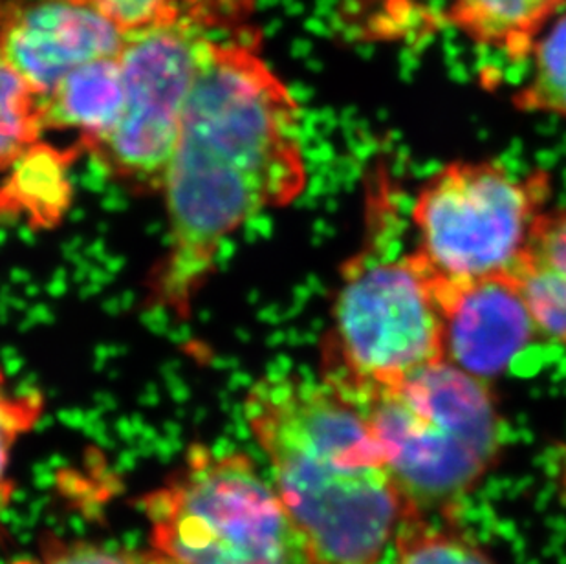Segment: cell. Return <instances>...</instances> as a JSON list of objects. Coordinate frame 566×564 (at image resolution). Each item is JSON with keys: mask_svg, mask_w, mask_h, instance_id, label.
Masks as SVG:
<instances>
[{"mask_svg": "<svg viewBox=\"0 0 566 564\" xmlns=\"http://www.w3.org/2000/svg\"><path fill=\"white\" fill-rule=\"evenodd\" d=\"M306 186L301 105L262 58L261 35L208 33L161 187L166 244L145 279L147 310L189 320L226 242Z\"/></svg>", "mask_w": 566, "mask_h": 564, "instance_id": "cell-1", "label": "cell"}, {"mask_svg": "<svg viewBox=\"0 0 566 564\" xmlns=\"http://www.w3.org/2000/svg\"><path fill=\"white\" fill-rule=\"evenodd\" d=\"M242 412L319 564H381L406 504L364 409L325 379L272 373Z\"/></svg>", "mask_w": 566, "mask_h": 564, "instance_id": "cell-2", "label": "cell"}, {"mask_svg": "<svg viewBox=\"0 0 566 564\" xmlns=\"http://www.w3.org/2000/svg\"><path fill=\"white\" fill-rule=\"evenodd\" d=\"M406 511L448 515L497 466L504 420L488 382L439 362L354 399Z\"/></svg>", "mask_w": 566, "mask_h": 564, "instance_id": "cell-3", "label": "cell"}, {"mask_svg": "<svg viewBox=\"0 0 566 564\" xmlns=\"http://www.w3.org/2000/svg\"><path fill=\"white\" fill-rule=\"evenodd\" d=\"M139 504L158 564H319L272 479L247 452L192 443Z\"/></svg>", "mask_w": 566, "mask_h": 564, "instance_id": "cell-4", "label": "cell"}, {"mask_svg": "<svg viewBox=\"0 0 566 564\" xmlns=\"http://www.w3.org/2000/svg\"><path fill=\"white\" fill-rule=\"evenodd\" d=\"M443 362V310L417 251L359 253L343 267L321 343L319 378L350 399Z\"/></svg>", "mask_w": 566, "mask_h": 564, "instance_id": "cell-5", "label": "cell"}, {"mask_svg": "<svg viewBox=\"0 0 566 564\" xmlns=\"http://www.w3.org/2000/svg\"><path fill=\"white\" fill-rule=\"evenodd\" d=\"M551 180L497 161H453L418 191L411 209L418 257L448 284L512 275L545 213Z\"/></svg>", "mask_w": 566, "mask_h": 564, "instance_id": "cell-6", "label": "cell"}, {"mask_svg": "<svg viewBox=\"0 0 566 564\" xmlns=\"http://www.w3.org/2000/svg\"><path fill=\"white\" fill-rule=\"evenodd\" d=\"M208 33L195 22L177 21L127 35L119 55L124 103L118 122L91 156L134 195L161 192Z\"/></svg>", "mask_w": 566, "mask_h": 564, "instance_id": "cell-7", "label": "cell"}, {"mask_svg": "<svg viewBox=\"0 0 566 564\" xmlns=\"http://www.w3.org/2000/svg\"><path fill=\"white\" fill-rule=\"evenodd\" d=\"M127 35L97 0H32L0 24V52L44 97L74 70L122 54Z\"/></svg>", "mask_w": 566, "mask_h": 564, "instance_id": "cell-8", "label": "cell"}, {"mask_svg": "<svg viewBox=\"0 0 566 564\" xmlns=\"http://www.w3.org/2000/svg\"><path fill=\"white\" fill-rule=\"evenodd\" d=\"M443 310V362L492 382L539 336L512 275L448 284L437 281Z\"/></svg>", "mask_w": 566, "mask_h": 564, "instance_id": "cell-9", "label": "cell"}, {"mask_svg": "<svg viewBox=\"0 0 566 564\" xmlns=\"http://www.w3.org/2000/svg\"><path fill=\"white\" fill-rule=\"evenodd\" d=\"M119 55L74 70L43 97L46 133L72 130L86 155L102 145L118 122L124 103Z\"/></svg>", "mask_w": 566, "mask_h": 564, "instance_id": "cell-10", "label": "cell"}, {"mask_svg": "<svg viewBox=\"0 0 566 564\" xmlns=\"http://www.w3.org/2000/svg\"><path fill=\"white\" fill-rule=\"evenodd\" d=\"M513 278L539 336L566 348V208L541 215Z\"/></svg>", "mask_w": 566, "mask_h": 564, "instance_id": "cell-11", "label": "cell"}, {"mask_svg": "<svg viewBox=\"0 0 566 564\" xmlns=\"http://www.w3.org/2000/svg\"><path fill=\"white\" fill-rule=\"evenodd\" d=\"M565 0H448V19L475 44L512 61L534 52Z\"/></svg>", "mask_w": 566, "mask_h": 564, "instance_id": "cell-12", "label": "cell"}, {"mask_svg": "<svg viewBox=\"0 0 566 564\" xmlns=\"http://www.w3.org/2000/svg\"><path fill=\"white\" fill-rule=\"evenodd\" d=\"M72 153H60L49 145L39 144L22 160L17 161L0 184V219L27 217L28 222L52 224L66 211L70 184L64 175Z\"/></svg>", "mask_w": 566, "mask_h": 564, "instance_id": "cell-13", "label": "cell"}, {"mask_svg": "<svg viewBox=\"0 0 566 564\" xmlns=\"http://www.w3.org/2000/svg\"><path fill=\"white\" fill-rule=\"evenodd\" d=\"M396 564H495L486 550L443 515L406 511L396 532Z\"/></svg>", "mask_w": 566, "mask_h": 564, "instance_id": "cell-14", "label": "cell"}, {"mask_svg": "<svg viewBox=\"0 0 566 564\" xmlns=\"http://www.w3.org/2000/svg\"><path fill=\"white\" fill-rule=\"evenodd\" d=\"M43 97L0 52V175L43 144Z\"/></svg>", "mask_w": 566, "mask_h": 564, "instance_id": "cell-15", "label": "cell"}, {"mask_svg": "<svg viewBox=\"0 0 566 564\" xmlns=\"http://www.w3.org/2000/svg\"><path fill=\"white\" fill-rule=\"evenodd\" d=\"M532 58V72L513 105L523 113L566 117V13L539 38Z\"/></svg>", "mask_w": 566, "mask_h": 564, "instance_id": "cell-16", "label": "cell"}, {"mask_svg": "<svg viewBox=\"0 0 566 564\" xmlns=\"http://www.w3.org/2000/svg\"><path fill=\"white\" fill-rule=\"evenodd\" d=\"M44 409L46 398L41 390L13 389L8 374L0 367V516L15 495L11 468L17 446L43 420Z\"/></svg>", "mask_w": 566, "mask_h": 564, "instance_id": "cell-17", "label": "cell"}, {"mask_svg": "<svg viewBox=\"0 0 566 564\" xmlns=\"http://www.w3.org/2000/svg\"><path fill=\"white\" fill-rule=\"evenodd\" d=\"M32 564H158L155 555L108 549L91 541H66L49 535Z\"/></svg>", "mask_w": 566, "mask_h": 564, "instance_id": "cell-18", "label": "cell"}, {"mask_svg": "<svg viewBox=\"0 0 566 564\" xmlns=\"http://www.w3.org/2000/svg\"><path fill=\"white\" fill-rule=\"evenodd\" d=\"M125 32L167 22L192 21L195 0H97Z\"/></svg>", "mask_w": 566, "mask_h": 564, "instance_id": "cell-19", "label": "cell"}, {"mask_svg": "<svg viewBox=\"0 0 566 564\" xmlns=\"http://www.w3.org/2000/svg\"><path fill=\"white\" fill-rule=\"evenodd\" d=\"M255 6L256 0H195L192 21L209 33L244 32Z\"/></svg>", "mask_w": 566, "mask_h": 564, "instance_id": "cell-20", "label": "cell"}]
</instances>
